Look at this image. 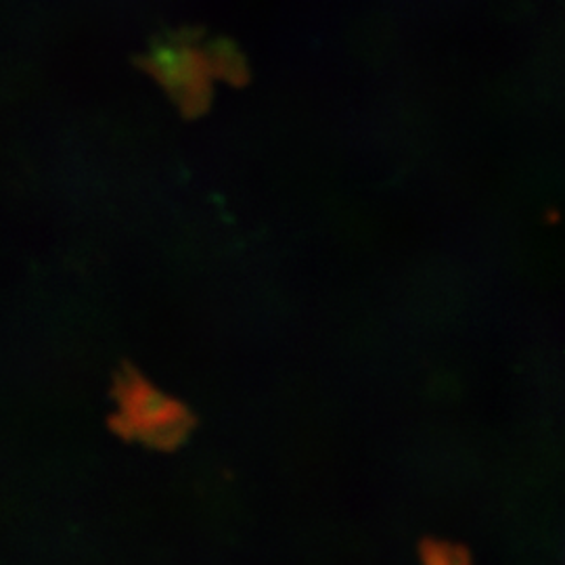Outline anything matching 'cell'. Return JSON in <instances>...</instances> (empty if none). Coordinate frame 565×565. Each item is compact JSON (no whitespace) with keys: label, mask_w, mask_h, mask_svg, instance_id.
<instances>
[{"label":"cell","mask_w":565,"mask_h":565,"mask_svg":"<svg viewBox=\"0 0 565 565\" xmlns=\"http://www.w3.org/2000/svg\"><path fill=\"white\" fill-rule=\"evenodd\" d=\"M132 419L142 427L160 424L163 419L179 413V404L172 403L166 394L151 387H137L132 392Z\"/></svg>","instance_id":"obj_2"},{"label":"cell","mask_w":565,"mask_h":565,"mask_svg":"<svg viewBox=\"0 0 565 565\" xmlns=\"http://www.w3.org/2000/svg\"><path fill=\"white\" fill-rule=\"evenodd\" d=\"M151 67L163 84L177 93L182 102L200 97L205 88V74L212 70L207 57L195 53L181 42H162L151 55Z\"/></svg>","instance_id":"obj_1"}]
</instances>
